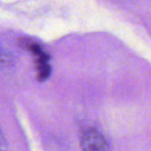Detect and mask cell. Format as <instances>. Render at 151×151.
<instances>
[{"label":"cell","mask_w":151,"mask_h":151,"mask_svg":"<svg viewBox=\"0 0 151 151\" xmlns=\"http://www.w3.org/2000/svg\"><path fill=\"white\" fill-rule=\"evenodd\" d=\"M81 145L84 150L102 151L110 150L108 142L103 135L91 128L85 130L81 134Z\"/></svg>","instance_id":"1"},{"label":"cell","mask_w":151,"mask_h":151,"mask_svg":"<svg viewBox=\"0 0 151 151\" xmlns=\"http://www.w3.org/2000/svg\"><path fill=\"white\" fill-rule=\"evenodd\" d=\"M49 57L47 54H43L41 56H37L35 59V67L38 72V78L39 80L46 79L50 73V67L48 64Z\"/></svg>","instance_id":"2"},{"label":"cell","mask_w":151,"mask_h":151,"mask_svg":"<svg viewBox=\"0 0 151 151\" xmlns=\"http://www.w3.org/2000/svg\"><path fill=\"white\" fill-rule=\"evenodd\" d=\"M4 145L5 144H4V138H3V136H2V134L0 133V150L4 149Z\"/></svg>","instance_id":"3"}]
</instances>
